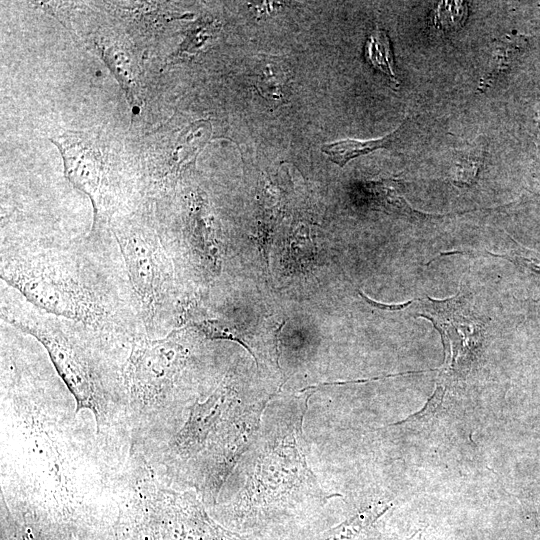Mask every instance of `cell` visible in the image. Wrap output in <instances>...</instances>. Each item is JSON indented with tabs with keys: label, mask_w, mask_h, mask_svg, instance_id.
Listing matches in <instances>:
<instances>
[{
	"label": "cell",
	"mask_w": 540,
	"mask_h": 540,
	"mask_svg": "<svg viewBox=\"0 0 540 540\" xmlns=\"http://www.w3.org/2000/svg\"><path fill=\"white\" fill-rule=\"evenodd\" d=\"M0 252L1 280L35 306L131 342L146 335L112 232L2 242Z\"/></svg>",
	"instance_id": "obj_2"
},
{
	"label": "cell",
	"mask_w": 540,
	"mask_h": 540,
	"mask_svg": "<svg viewBox=\"0 0 540 540\" xmlns=\"http://www.w3.org/2000/svg\"><path fill=\"white\" fill-rule=\"evenodd\" d=\"M481 155L477 152L462 154L454 166L452 181L457 186L471 184L479 171Z\"/></svg>",
	"instance_id": "obj_16"
},
{
	"label": "cell",
	"mask_w": 540,
	"mask_h": 540,
	"mask_svg": "<svg viewBox=\"0 0 540 540\" xmlns=\"http://www.w3.org/2000/svg\"><path fill=\"white\" fill-rule=\"evenodd\" d=\"M391 507L392 504L389 502L375 501L312 540H357L365 535Z\"/></svg>",
	"instance_id": "obj_11"
},
{
	"label": "cell",
	"mask_w": 540,
	"mask_h": 540,
	"mask_svg": "<svg viewBox=\"0 0 540 540\" xmlns=\"http://www.w3.org/2000/svg\"><path fill=\"white\" fill-rule=\"evenodd\" d=\"M53 141L63 156L68 180L91 200L94 220L90 232H111L112 217L117 208L118 189L111 181L99 149L89 135L67 133Z\"/></svg>",
	"instance_id": "obj_9"
},
{
	"label": "cell",
	"mask_w": 540,
	"mask_h": 540,
	"mask_svg": "<svg viewBox=\"0 0 540 540\" xmlns=\"http://www.w3.org/2000/svg\"><path fill=\"white\" fill-rule=\"evenodd\" d=\"M203 349L185 328L133 341L124 373L132 453L148 459L176 434L189 408L216 387Z\"/></svg>",
	"instance_id": "obj_6"
},
{
	"label": "cell",
	"mask_w": 540,
	"mask_h": 540,
	"mask_svg": "<svg viewBox=\"0 0 540 540\" xmlns=\"http://www.w3.org/2000/svg\"><path fill=\"white\" fill-rule=\"evenodd\" d=\"M308 397L268 404L257 438L236 467L244 479L233 495L211 507L216 514L261 525L319 509L337 496L323 490L309 467L303 433Z\"/></svg>",
	"instance_id": "obj_5"
},
{
	"label": "cell",
	"mask_w": 540,
	"mask_h": 540,
	"mask_svg": "<svg viewBox=\"0 0 540 540\" xmlns=\"http://www.w3.org/2000/svg\"><path fill=\"white\" fill-rule=\"evenodd\" d=\"M432 310L428 314H419L429 319L441 333L443 342H448L453 354H471L481 340V326L470 312L464 310V303L458 296L445 300L427 297Z\"/></svg>",
	"instance_id": "obj_10"
},
{
	"label": "cell",
	"mask_w": 540,
	"mask_h": 540,
	"mask_svg": "<svg viewBox=\"0 0 540 540\" xmlns=\"http://www.w3.org/2000/svg\"><path fill=\"white\" fill-rule=\"evenodd\" d=\"M272 395L248 398L233 373L196 401L176 434L146 461L166 485L214 506L257 438Z\"/></svg>",
	"instance_id": "obj_4"
},
{
	"label": "cell",
	"mask_w": 540,
	"mask_h": 540,
	"mask_svg": "<svg viewBox=\"0 0 540 540\" xmlns=\"http://www.w3.org/2000/svg\"><path fill=\"white\" fill-rule=\"evenodd\" d=\"M0 291L2 322L44 347L77 410L94 416L101 443L116 458L127 459L124 373L133 342L49 313L3 281Z\"/></svg>",
	"instance_id": "obj_3"
},
{
	"label": "cell",
	"mask_w": 540,
	"mask_h": 540,
	"mask_svg": "<svg viewBox=\"0 0 540 540\" xmlns=\"http://www.w3.org/2000/svg\"><path fill=\"white\" fill-rule=\"evenodd\" d=\"M15 537L16 540H76L48 528L18 523H15Z\"/></svg>",
	"instance_id": "obj_17"
},
{
	"label": "cell",
	"mask_w": 540,
	"mask_h": 540,
	"mask_svg": "<svg viewBox=\"0 0 540 540\" xmlns=\"http://www.w3.org/2000/svg\"><path fill=\"white\" fill-rule=\"evenodd\" d=\"M359 294L368 304H370L373 307L382 309V310H389V311L402 310V309L408 307L413 302V300H409V301L403 302V303L385 304V303H381V302H378L376 300H373V299L369 298L361 290H359Z\"/></svg>",
	"instance_id": "obj_18"
},
{
	"label": "cell",
	"mask_w": 540,
	"mask_h": 540,
	"mask_svg": "<svg viewBox=\"0 0 540 540\" xmlns=\"http://www.w3.org/2000/svg\"><path fill=\"white\" fill-rule=\"evenodd\" d=\"M365 57L371 65L386 74L391 81L397 83L394 73V58L386 32L375 29L369 35L365 44Z\"/></svg>",
	"instance_id": "obj_13"
},
{
	"label": "cell",
	"mask_w": 540,
	"mask_h": 540,
	"mask_svg": "<svg viewBox=\"0 0 540 540\" xmlns=\"http://www.w3.org/2000/svg\"><path fill=\"white\" fill-rule=\"evenodd\" d=\"M111 231L137 299L146 335L163 337L186 321L189 303L178 289L173 261L157 227L140 218L116 221Z\"/></svg>",
	"instance_id": "obj_8"
},
{
	"label": "cell",
	"mask_w": 540,
	"mask_h": 540,
	"mask_svg": "<svg viewBox=\"0 0 540 540\" xmlns=\"http://www.w3.org/2000/svg\"><path fill=\"white\" fill-rule=\"evenodd\" d=\"M205 506L195 492L163 483L144 457L131 452L106 514L87 540H246Z\"/></svg>",
	"instance_id": "obj_7"
},
{
	"label": "cell",
	"mask_w": 540,
	"mask_h": 540,
	"mask_svg": "<svg viewBox=\"0 0 540 540\" xmlns=\"http://www.w3.org/2000/svg\"><path fill=\"white\" fill-rule=\"evenodd\" d=\"M468 7L464 1H441L433 14V25L443 32H452L461 28L467 18Z\"/></svg>",
	"instance_id": "obj_15"
},
{
	"label": "cell",
	"mask_w": 540,
	"mask_h": 540,
	"mask_svg": "<svg viewBox=\"0 0 540 540\" xmlns=\"http://www.w3.org/2000/svg\"><path fill=\"white\" fill-rule=\"evenodd\" d=\"M395 132L385 137L369 141L346 139L325 144L322 146V151L328 155L331 161L343 167L355 157L370 153L382 147H388L394 139Z\"/></svg>",
	"instance_id": "obj_12"
},
{
	"label": "cell",
	"mask_w": 540,
	"mask_h": 540,
	"mask_svg": "<svg viewBox=\"0 0 540 540\" xmlns=\"http://www.w3.org/2000/svg\"><path fill=\"white\" fill-rule=\"evenodd\" d=\"M210 135V124L206 121L194 123L179 137L173 153L174 163L180 167L194 157L205 145Z\"/></svg>",
	"instance_id": "obj_14"
},
{
	"label": "cell",
	"mask_w": 540,
	"mask_h": 540,
	"mask_svg": "<svg viewBox=\"0 0 540 540\" xmlns=\"http://www.w3.org/2000/svg\"><path fill=\"white\" fill-rule=\"evenodd\" d=\"M1 501L18 524L82 540L103 519L126 463L78 411L44 347L1 326Z\"/></svg>",
	"instance_id": "obj_1"
},
{
	"label": "cell",
	"mask_w": 540,
	"mask_h": 540,
	"mask_svg": "<svg viewBox=\"0 0 540 540\" xmlns=\"http://www.w3.org/2000/svg\"><path fill=\"white\" fill-rule=\"evenodd\" d=\"M407 540H422V531L419 530L410 536Z\"/></svg>",
	"instance_id": "obj_19"
}]
</instances>
